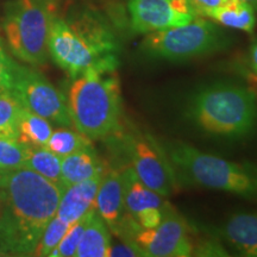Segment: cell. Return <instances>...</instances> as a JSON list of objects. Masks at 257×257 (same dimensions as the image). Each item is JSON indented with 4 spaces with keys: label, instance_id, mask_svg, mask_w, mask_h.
Returning a JSON list of instances; mask_svg holds the SVG:
<instances>
[{
    "label": "cell",
    "instance_id": "6da1fadb",
    "mask_svg": "<svg viewBox=\"0 0 257 257\" xmlns=\"http://www.w3.org/2000/svg\"><path fill=\"white\" fill-rule=\"evenodd\" d=\"M64 189L29 168L0 169V256H35Z\"/></svg>",
    "mask_w": 257,
    "mask_h": 257
},
{
    "label": "cell",
    "instance_id": "7a4b0ae2",
    "mask_svg": "<svg viewBox=\"0 0 257 257\" xmlns=\"http://www.w3.org/2000/svg\"><path fill=\"white\" fill-rule=\"evenodd\" d=\"M118 41L107 22L96 12L83 10L68 18H54L49 54L74 79L87 70H117Z\"/></svg>",
    "mask_w": 257,
    "mask_h": 257
},
{
    "label": "cell",
    "instance_id": "3957f363",
    "mask_svg": "<svg viewBox=\"0 0 257 257\" xmlns=\"http://www.w3.org/2000/svg\"><path fill=\"white\" fill-rule=\"evenodd\" d=\"M187 117L204 133L242 140L251 136L257 128L256 96L237 83H211L192 95Z\"/></svg>",
    "mask_w": 257,
    "mask_h": 257
},
{
    "label": "cell",
    "instance_id": "277c9868",
    "mask_svg": "<svg viewBox=\"0 0 257 257\" xmlns=\"http://www.w3.org/2000/svg\"><path fill=\"white\" fill-rule=\"evenodd\" d=\"M67 106L73 126L89 140L120 128L121 95L115 70L91 69L73 79Z\"/></svg>",
    "mask_w": 257,
    "mask_h": 257
},
{
    "label": "cell",
    "instance_id": "5b68a950",
    "mask_svg": "<svg viewBox=\"0 0 257 257\" xmlns=\"http://www.w3.org/2000/svg\"><path fill=\"white\" fill-rule=\"evenodd\" d=\"M168 160L195 185L257 198V172L250 167L211 155L179 141L165 143Z\"/></svg>",
    "mask_w": 257,
    "mask_h": 257
},
{
    "label": "cell",
    "instance_id": "8992f818",
    "mask_svg": "<svg viewBox=\"0 0 257 257\" xmlns=\"http://www.w3.org/2000/svg\"><path fill=\"white\" fill-rule=\"evenodd\" d=\"M53 6L48 0H11L3 19L10 50L22 62L40 67L49 59Z\"/></svg>",
    "mask_w": 257,
    "mask_h": 257
},
{
    "label": "cell",
    "instance_id": "52a82bcc",
    "mask_svg": "<svg viewBox=\"0 0 257 257\" xmlns=\"http://www.w3.org/2000/svg\"><path fill=\"white\" fill-rule=\"evenodd\" d=\"M230 38L213 22L197 17L187 24L148 34L142 49L148 56L172 62L221 50Z\"/></svg>",
    "mask_w": 257,
    "mask_h": 257
},
{
    "label": "cell",
    "instance_id": "ba28073f",
    "mask_svg": "<svg viewBox=\"0 0 257 257\" xmlns=\"http://www.w3.org/2000/svg\"><path fill=\"white\" fill-rule=\"evenodd\" d=\"M11 91L35 113L62 126H72L67 99L43 74L16 62Z\"/></svg>",
    "mask_w": 257,
    "mask_h": 257
},
{
    "label": "cell",
    "instance_id": "9c48e42d",
    "mask_svg": "<svg viewBox=\"0 0 257 257\" xmlns=\"http://www.w3.org/2000/svg\"><path fill=\"white\" fill-rule=\"evenodd\" d=\"M120 138L130 167L141 181L162 197H168L173 191L174 178L165 150L157 146L155 140L136 128L124 131Z\"/></svg>",
    "mask_w": 257,
    "mask_h": 257
},
{
    "label": "cell",
    "instance_id": "30bf717a",
    "mask_svg": "<svg viewBox=\"0 0 257 257\" xmlns=\"http://www.w3.org/2000/svg\"><path fill=\"white\" fill-rule=\"evenodd\" d=\"M130 238L148 257H188L194 248L188 224L172 206L167 208L157 226L143 229L137 225Z\"/></svg>",
    "mask_w": 257,
    "mask_h": 257
},
{
    "label": "cell",
    "instance_id": "8fae6325",
    "mask_svg": "<svg viewBox=\"0 0 257 257\" xmlns=\"http://www.w3.org/2000/svg\"><path fill=\"white\" fill-rule=\"evenodd\" d=\"M131 30L137 34L180 27L199 17L189 0H128Z\"/></svg>",
    "mask_w": 257,
    "mask_h": 257
},
{
    "label": "cell",
    "instance_id": "7c38bea8",
    "mask_svg": "<svg viewBox=\"0 0 257 257\" xmlns=\"http://www.w3.org/2000/svg\"><path fill=\"white\" fill-rule=\"evenodd\" d=\"M124 204L127 214L143 229H153L162 220L170 205L165 197L141 181L131 167L121 172Z\"/></svg>",
    "mask_w": 257,
    "mask_h": 257
},
{
    "label": "cell",
    "instance_id": "4fadbf2b",
    "mask_svg": "<svg viewBox=\"0 0 257 257\" xmlns=\"http://www.w3.org/2000/svg\"><path fill=\"white\" fill-rule=\"evenodd\" d=\"M94 208L111 232L120 238L127 212L124 204L123 175L119 170H108L102 176Z\"/></svg>",
    "mask_w": 257,
    "mask_h": 257
},
{
    "label": "cell",
    "instance_id": "5bb4252c",
    "mask_svg": "<svg viewBox=\"0 0 257 257\" xmlns=\"http://www.w3.org/2000/svg\"><path fill=\"white\" fill-rule=\"evenodd\" d=\"M102 176L85 180L64 189L56 216L64 223L72 225L94 208L95 197Z\"/></svg>",
    "mask_w": 257,
    "mask_h": 257
},
{
    "label": "cell",
    "instance_id": "9a60e30c",
    "mask_svg": "<svg viewBox=\"0 0 257 257\" xmlns=\"http://www.w3.org/2000/svg\"><path fill=\"white\" fill-rule=\"evenodd\" d=\"M221 237L240 256L257 257V212H239L225 221Z\"/></svg>",
    "mask_w": 257,
    "mask_h": 257
},
{
    "label": "cell",
    "instance_id": "2e32d148",
    "mask_svg": "<svg viewBox=\"0 0 257 257\" xmlns=\"http://www.w3.org/2000/svg\"><path fill=\"white\" fill-rule=\"evenodd\" d=\"M104 174L105 168L94 148L76 152L61 159V182L66 188Z\"/></svg>",
    "mask_w": 257,
    "mask_h": 257
},
{
    "label": "cell",
    "instance_id": "e0dca14e",
    "mask_svg": "<svg viewBox=\"0 0 257 257\" xmlns=\"http://www.w3.org/2000/svg\"><path fill=\"white\" fill-rule=\"evenodd\" d=\"M202 16L223 27L245 32H252L256 27L255 9L240 0H226L223 5L205 12Z\"/></svg>",
    "mask_w": 257,
    "mask_h": 257
},
{
    "label": "cell",
    "instance_id": "ac0fdd59",
    "mask_svg": "<svg viewBox=\"0 0 257 257\" xmlns=\"http://www.w3.org/2000/svg\"><path fill=\"white\" fill-rule=\"evenodd\" d=\"M112 245L111 231L100 216L93 212L80 240L76 257H107Z\"/></svg>",
    "mask_w": 257,
    "mask_h": 257
},
{
    "label": "cell",
    "instance_id": "d6986e66",
    "mask_svg": "<svg viewBox=\"0 0 257 257\" xmlns=\"http://www.w3.org/2000/svg\"><path fill=\"white\" fill-rule=\"evenodd\" d=\"M18 140L29 147H46L53 126L50 121L42 115L23 107L18 119Z\"/></svg>",
    "mask_w": 257,
    "mask_h": 257
},
{
    "label": "cell",
    "instance_id": "ffe728a7",
    "mask_svg": "<svg viewBox=\"0 0 257 257\" xmlns=\"http://www.w3.org/2000/svg\"><path fill=\"white\" fill-rule=\"evenodd\" d=\"M46 148L62 159L70 154L89 149L93 146L91 140L78 130L74 131L68 127H60L55 131L53 130Z\"/></svg>",
    "mask_w": 257,
    "mask_h": 257
},
{
    "label": "cell",
    "instance_id": "44dd1931",
    "mask_svg": "<svg viewBox=\"0 0 257 257\" xmlns=\"http://www.w3.org/2000/svg\"><path fill=\"white\" fill-rule=\"evenodd\" d=\"M24 168L34 170L50 181L62 185L61 182V157L50 152L46 147H31Z\"/></svg>",
    "mask_w": 257,
    "mask_h": 257
},
{
    "label": "cell",
    "instance_id": "7402d4cb",
    "mask_svg": "<svg viewBox=\"0 0 257 257\" xmlns=\"http://www.w3.org/2000/svg\"><path fill=\"white\" fill-rule=\"evenodd\" d=\"M23 105L12 91L0 93V136L18 138V119Z\"/></svg>",
    "mask_w": 257,
    "mask_h": 257
},
{
    "label": "cell",
    "instance_id": "603a6c76",
    "mask_svg": "<svg viewBox=\"0 0 257 257\" xmlns=\"http://www.w3.org/2000/svg\"><path fill=\"white\" fill-rule=\"evenodd\" d=\"M30 148L16 137L0 136V169L24 168Z\"/></svg>",
    "mask_w": 257,
    "mask_h": 257
},
{
    "label": "cell",
    "instance_id": "cb8c5ba5",
    "mask_svg": "<svg viewBox=\"0 0 257 257\" xmlns=\"http://www.w3.org/2000/svg\"><path fill=\"white\" fill-rule=\"evenodd\" d=\"M94 208H92L88 213H86L82 218H80L78 221L70 225L69 230L64 234L63 238L61 239L59 245L53 250L50 253V257H72L75 256L76 250H78L79 243L81 240V237L87 226L89 219H91Z\"/></svg>",
    "mask_w": 257,
    "mask_h": 257
},
{
    "label": "cell",
    "instance_id": "d4e9b609",
    "mask_svg": "<svg viewBox=\"0 0 257 257\" xmlns=\"http://www.w3.org/2000/svg\"><path fill=\"white\" fill-rule=\"evenodd\" d=\"M69 224L64 223L55 214L42 233L36 251H35V256H50L53 250L59 245L61 239L69 230Z\"/></svg>",
    "mask_w": 257,
    "mask_h": 257
},
{
    "label": "cell",
    "instance_id": "484cf974",
    "mask_svg": "<svg viewBox=\"0 0 257 257\" xmlns=\"http://www.w3.org/2000/svg\"><path fill=\"white\" fill-rule=\"evenodd\" d=\"M16 62L11 59L0 41V93L11 91Z\"/></svg>",
    "mask_w": 257,
    "mask_h": 257
},
{
    "label": "cell",
    "instance_id": "4316f807",
    "mask_svg": "<svg viewBox=\"0 0 257 257\" xmlns=\"http://www.w3.org/2000/svg\"><path fill=\"white\" fill-rule=\"evenodd\" d=\"M108 256L117 257H144L146 253L133 239H120L119 243H112Z\"/></svg>",
    "mask_w": 257,
    "mask_h": 257
},
{
    "label": "cell",
    "instance_id": "83f0119b",
    "mask_svg": "<svg viewBox=\"0 0 257 257\" xmlns=\"http://www.w3.org/2000/svg\"><path fill=\"white\" fill-rule=\"evenodd\" d=\"M192 255L194 256H229V253L220 246L219 244L212 240L199 243L195 248H193Z\"/></svg>",
    "mask_w": 257,
    "mask_h": 257
},
{
    "label": "cell",
    "instance_id": "f1b7e54d",
    "mask_svg": "<svg viewBox=\"0 0 257 257\" xmlns=\"http://www.w3.org/2000/svg\"><path fill=\"white\" fill-rule=\"evenodd\" d=\"M189 2L197 10L198 15H204L205 12L223 5L226 0H189Z\"/></svg>",
    "mask_w": 257,
    "mask_h": 257
},
{
    "label": "cell",
    "instance_id": "f546056e",
    "mask_svg": "<svg viewBox=\"0 0 257 257\" xmlns=\"http://www.w3.org/2000/svg\"><path fill=\"white\" fill-rule=\"evenodd\" d=\"M250 61H251V66L253 70L257 73V41L251 47V51H250Z\"/></svg>",
    "mask_w": 257,
    "mask_h": 257
},
{
    "label": "cell",
    "instance_id": "4dcf8cb0",
    "mask_svg": "<svg viewBox=\"0 0 257 257\" xmlns=\"http://www.w3.org/2000/svg\"><path fill=\"white\" fill-rule=\"evenodd\" d=\"M240 2L248 3V4L251 5L253 9H257V0H240Z\"/></svg>",
    "mask_w": 257,
    "mask_h": 257
}]
</instances>
